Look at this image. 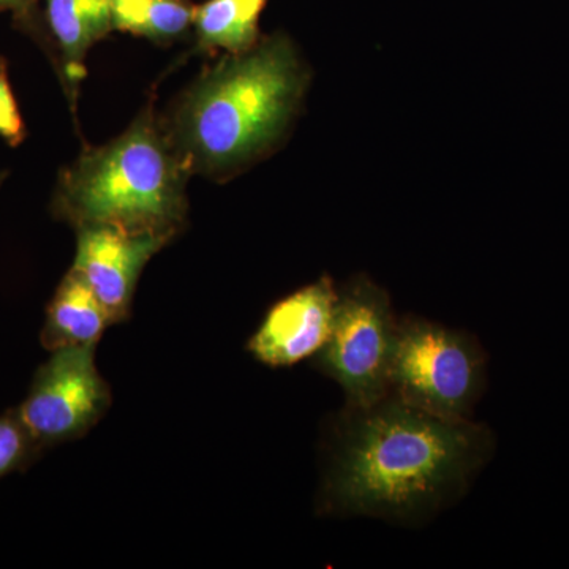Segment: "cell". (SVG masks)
I'll return each mask as SVG.
<instances>
[{
    "label": "cell",
    "mask_w": 569,
    "mask_h": 569,
    "mask_svg": "<svg viewBox=\"0 0 569 569\" xmlns=\"http://www.w3.org/2000/svg\"><path fill=\"white\" fill-rule=\"evenodd\" d=\"M0 137L10 146L21 144L26 138L24 122L11 91L7 63L3 59H0Z\"/></svg>",
    "instance_id": "5bb4252c"
},
{
    "label": "cell",
    "mask_w": 569,
    "mask_h": 569,
    "mask_svg": "<svg viewBox=\"0 0 569 569\" xmlns=\"http://www.w3.org/2000/svg\"><path fill=\"white\" fill-rule=\"evenodd\" d=\"M268 0H208L194 7L198 50L241 54L260 41V20Z\"/></svg>",
    "instance_id": "8fae6325"
},
{
    "label": "cell",
    "mask_w": 569,
    "mask_h": 569,
    "mask_svg": "<svg viewBox=\"0 0 569 569\" xmlns=\"http://www.w3.org/2000/svg\"><path fill=\"white\" fill-rule=\"evenodd\" d=\"M189 167L148 107L114 140L88 148L61 171L52 216L74 231L103 227L171 241L187 223Z\"/></svg>",
    "instance_id": "3957f363"
},
{
    "label": "cell",
    "mask_w": 569,
    "mask_h": 569,
    "mask_svg": "<svg viewBox=\"0 0 569 569\" xmlns=\"http://www.w3.org/2000/svg\"><path fill=\"white\" fill-rule=\"evenodd\" d=\"M337 299L339 290L329 276L284 296L268 310L247 351L274 369L312 359L331 336Z\"/></svg>",
    "instance_id": "52a82bcc"
},
{
    "label": "cell",
    "mask_w": 569,
    "mask_h": 569,
    "mask_svg": "<svg viewBox=\"0 0 569 569\" xmlns=\"http://www.w3.org/2000/svg\"><path fill=\"white\" fill-rule=\"evenodd\" d=\"M397 320L388 291L370 277L340 288L331 336L312 361L339 385L346 406H373L389 395Z\"/></svg>",
    "instance_id": "5b68a950"
},
{
    "label": "cell",
    "mask_w": 569,
    "mask_h": 569,
    "mask_svg": "<svg viewBox=\"0 0 569 569\" xmlns=\"http://www.w3.org/2000/svg\"><path fill=\"white\" fill-rule=\"evenodd\" d=\"M41 455L17 408L6 411L0 417V479L28 470Z\"/></svg>",
    "instance_id": "4fadbf2b"
},
{
    "label": "cell",
    "mask_w": 569,
    "mask_h": 569,
    "mask_svg": "<svg viewBox=\"0 0 569 569\" xmlns=\"http://www.w3.org/2000/svg\"><path fill=\"white\" fill-rule=\"evenodd\" d=\"M0 11H9L18 28L28 32L41 44L51 50V59L56 62V51L52 50L51 39H48L41 24L40 0H0Z\"/></svg>",
    "instance_id": "9a60e30c"
},
{
    "label": "cell",
    "mask_w": 569,
    "mask_h": 569,
    "mask_svg": "<svg viewBox=\"0 0 569 569\" xmlns=\"http://www.w3.org/2000/svg\"><path fill=\"white\" fill-rule=\"evenodd\" d=\"M7 171H3V173H0V186H2L3 181H6V178H7Z\"/></svg>",
    "instance_id": "2e32d148"
},
{
    "label": "cell",
    "mask_w": 569,
    "mask_h": 569,
    "mask_svg": "<svg viewBox=\"0 0 569 569\" xmlns=\"http://www.w3.org/2000/svg\"><path fill=\"white\" fill-rule=\"evenodd\" d=\"M51 40L58 48V69L71 107L86 77V58L111 31L112 0H44Z\"/></svg>",
    "instance_id": "9c48e42d"
},
{
    "label": "cell",
    "mask_w": 569,
    "mask_h": 569,
    "mask_svg": "<svg viewBox=\"0 0 569 569\" xmlns=\"http://www.w3.org/2000/svg\"><path fill=\"white\" fill-rule=\"evenodd\" d=\"M488 387L477 337L417 316L399 317L389 395L449 419H471Z\"/></svg>",
    "instance_id": "277c9868"
},
{
    "label": "cell",
    "mask_w": 569,
    "mask_h": 569,
    "mask_svg": "<svg viewBox=\"0 0 569 569\" xmlns=\"http://www.w3.org/2000/svg\"><path fill=\"white\" fill-rule=\"evenodd\" d=\"M309 71L284 33L203 71L162 119L190 173L227 178L274 151L295 121Z\"/></svg>",
    "instance_id": "7a4b0ae2"
},
{
    "label": "cell",
    "mask_w": 569,
    "mask_h": 569,
    "mask_svg": "<svg viewBox=\"0 0 569 569\" xmlns=\"http://www.w3.org/2000/svg\"><path fill=\"white\" fill-rule=\"evenodd\" d=\"M189 0H112L116 31L133 33L156 43H170L193 26Z\"/></svg>",
    "instance_id": "7c38bea8"
},
{
    "label": "cell",
    "mask_w": 569,
    "mask_h": 569,
    "mask_svg": "<svg viewBox=\"0 0 569 569\" xmlns=\"http://www.w3.org/2000/svg\"><path fill=\"white\" fill-rule=\"evenodd\" d=\"M110 385L96 366V347L62 348L39 367L17 407L41 452L84 437L110 410Z\"/></svg>",
    "instance_id": "8992f818"
},
{
    "label": "cell",
    "mask_w": 569,
    "mask_h": 569,
    "mask_svg": "<svg viewBox=\"0 0 569 569\" xmlns=\"http://www.w3.org/2000/svg\"><path fill=\"white\" fill-rule=\"evenodd\" d=\"M489 426L388 395L329 417L317 512L421 529L459 503L496 455Z\"/></svg>",
    "instance_id": "6da1fadb"
},
{
    "label": "cell",
    "mask_w": 569,
    "mask_h": 569,
    "mask_svg": "<svg viewBox=\"0 0 569 569\" xmlns=\"http://www.w3.org/2000/svg\"><path fill=\"white\" fill-rule=\"evenodd\" d=\"M164 236L129 234L112 228L77 230V254L71 269L92 288L112 325L123 323L132 313L138 280L153 254L170 244Z\"/></svg>",
    "instance_id": "ba28073f"
},
{
    "label": "cell",
    "mask_w": 569,
    "mask_h": 569,
    "mask_svg": "<svg viewBox=\"0 0 569 569\" xmlns=\"http://www.w3.org/2000/svg\"><path fill=\"white\" fill-rule=\"evenodd\" d=\"M111 317L80 272L70 269L47 307L41 346L48 351L73 347H97Z\"/></svg>",
    "instance_id": "30bf717a"
}]
</instances>
